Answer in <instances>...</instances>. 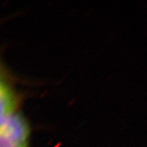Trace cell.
Masks as SVG:
<instances>
[{
  "label": "cell",
  "mask_w": 147,
  "mask_h": 147,
  "mask_svg": "<svg viewBox=\"0 0 147 147\" xmlns=\"http://www.w3.org/2000/svg\"><path fill=\"white\" fill-rule=\"evenodd\" d=\"M11 114H1V147H27L28 128L20 117Z\"/></svg>",
  "instance_id": "obj_1"
}]
</instances>
